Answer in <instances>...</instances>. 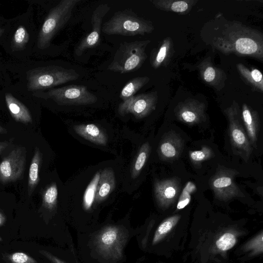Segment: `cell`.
<instances>
[{"label":"cell","mask_w":263,"mask_h":263,"mask_svg":"<svg viewBox=\"0 0 263 263\" xmlns=\"http://www.w3.org/2000/svg\"><path fill=\"white\" fill-rule=\"evenodd\" d=\"M200 37L206 45L225 54L263 61V34L242 23L226 18L221 13L205 23Z\"/></svg>","instance_id":"obj_1"},{"label":"cell","mask_w":263,"mask_h":263,"mask_svg":"<svg viewBox=\"0 0 263 263\" xmlns=\"http://www.w3.org/2000/svg\"><path fill=\"white\" fill-rule=\"evenodd\" d=\"M154 30L150 21L139 16L131 10L116 12L101 27L102 31L107 35L124 36L143 35Z\"/></svg>","instance_id":"obj_2"},{"label":"cell","mask_w":263,"mask_h":263,"mask_svg":"<svg viewBox=\"0 0 263 263\" xmlns=\"http://www.w3.org/2000/svg\"><path fill=\"white\" fill-rule=\"evenodd\" d=\"M150 43L149 40L122 42L107 69L123 74L138 70L147 58L145 50Z\"/></svg>","instance_id":"obj_3"},{"label":"cell","mask_w":263,"mask_h":263,"mask_svg":"<svg viewBox=\"0 0 263 263\" xmlns=\"http://www.w3.org/2000/svg\"><path fill=\"white\" fill-rule=\"evenodd\" d=\"M80 0H62L50 9L40 29L37 46L40 49L48 48L54 35L70 20L72 11Z\"/></svg>","instance_id":"obj_4"},{"label":"cell","mask_w":263,"mask_h":263,"mask_svg":"<svg viewBox=\"0 0 263 263\" xmlns=\"http://www.w3.org/2000/svg\"><path fill=\"white\" fill-rule=\"evenodd\" d=\"M79 77V73L72 69L58 66L40 67L29 75L27 87L30 91L44 90L76 80Z\"/></svg>","instance_id":"obj_5"},{"label":"cell","mask_w":263,"mask_h":263,"mask_svg":"<svg viewBox=\"0 0 263 263\" xmlns=\"http://www.w3.org/2000/svg\"><path fill=\"white\" fill-rule=\"evenodd\" d=\"M127 239V233L122 228L109 226L103 228L95 236L93 244L97 252L104 258L112 260L122 258Z\"/></svg>","instance_id":"obj_6"},{"label":"cell","mask_w":263,"mask_h":263,"mask_svg":"<svg viewBox=\"0 0 263 263\" xmlns=\"http://www.w3.org/2000/svg\"><path fill=\"white\" fill-rule=\"evenodd\" d=\"M224 112L229 122L232 147L236 153L247 161L253 148L242 125L241 110L238 103L234 100L231 105L224 109Z\"/></svg>","instance_id":"obj_7"},{"label":"cell","mask_w":263,"mask_h":263,"mask_svg":"<svg viewBox=\"0 0 263 263\" xmlns=\"http://www.w3.org/2000/svg\"><path fill=\"white\" fill-rule=\"evenodd\" d=\"M37 97L50 99L60 105H88L96 103L98 98L85 86L70 85L34 93Z\"/></svg>","instance_id":"obj_8"},{"label":"cell","mask_w":263,"mask_h":263,"mask_svg":"<svg viewBox=\"0 0 263 263\" xmlns=\"http://www.w3.org/2000/svg\"><path fill=\"white\" fill-rule=\"evenodd\" d=\"M26 163V148L19 146L12 149L0 162V182L7 184L21 179Z\"/></svg>","instance_id":"obj_9"},{"label":"cell","mask_w":263,"mask_h":263,"mask_svg":"<svg viewBox=\"0 0 263 263\" xmlns=\"http://www.w3.org/2000/svg\"><path fill=\"white\" fill-rule=\"evenodd\" d=\"M238 173L235 170L227 168H221L216 172L210 181L216 198L227 201L234 197L244 196L234 181Z\"/></svg>","instance_id":"obj_10"},{"label":"cell","mask_w":263,"mask_h":263,"mask_svg":"<svg viewBox=\"0 0 263 263\" xmlns=\"http://www.w3.org/2000/svg\"><path fill=\"white\" fill-rule=\"evenodd\" d=\"M157 101V91L134 96L119 104L118 112L121 116L132 114L137 118H143L156 109Z\"/></svg>","instance_id":"obj_11"},{"label":"cell","mask_w":263,"mask_h":263,"mask_svg":"<svg viewBox=\"0 0 263 263\" xmlns=\"http://www.w3.org/2000/svg\"><path fill=\"white\" fill-rule=\"evenodd\" d=\"M110 9V7L107 4H102L94 10L91 17L92 30L75 48L74 54L77 56L81 55L87 49L93 48L99 44L103 18Z\"/></svg>","instance_id":"obj_12"},{"label":"cell","mask_w":263,"mask_h":263,"mask_svg":"<svg viewBox=\"0 0 263 263\" xmlns=\"http://www.w3.org/2000/svg\"><path fill=\"white\" fill-rule=\"evenodd\" d=\"M205 105L194 99H187L179 102L175 108L177 119L188 125H195L205 118Z\"/></svg>","instance_id":"obj_13"},{"label":"cell","mask_w":263,"mask_h":263,"mask_svg":"<svg viewBox=\"0 0 263 263\" xmlns=\"http://www.w3.org/2000/svg\"><path fill=\"white\" fill-rule=\"evenodd\" d=\"M180 189V183L176 178L156 180L154 193L159 205L167 208L173 203L179 195Z\"/></svg>","instance_id":"obj_14"},{"label":"cell","mask_w":263,"mask_h":263,"mask_svg":"<svg viewBox=\"0 0 263 263\" xmlns=\"http://www.w3.org/2000/svg\"><path fill=\"white\" fill-rule=\"evenodd\" d=\"M196 67L201 79L209 86L217 90L224 87L227 74L222 69L213 65L210 57L204 59Z\"/></svg>","instance_id":"obj_15"},{"label":"cell","mask_w":263,"mask_h":263,"mask_svg":"<svg viewBox=\"0 0 263 263\" xmlns=\"http://www.w3.org/2000/svg\"><path fill=\"white\" fill-rule=\"evenodd\" d=\"M183 142L181 137L173 131L166 133L161 141L159 154L164 160L177 158L182 153Z\"/></svg>","instance_id":"obj_16"},{"label":"cell","mask_w":263,"mask_h":263,"mask_svg":"<svg viewBox=\"0 0 263 263\" xmlns=\"http://www.w3.org/2000/svg\"><path fill=\"white\" fill-rule=\"evenodd\" d=\"M174 53L173 41L168 36L164 38L151 52L150 63L152 67L157 69L166 67Z\"/></svg>","instance_id":"obj_17"},{"label":"cell","mask_w":263,"mask_h":263,"mask_svg":"<svg viewBox=\"0 0 263 263\" xmlns=\"http://www.w3.org/2000/svg\"><path fill=\"white\" fill-rule=\"evenodd\" d=\"M241 119L252 146L256 147L260 128L259 117L257 112L247 104H243L241 110Z\"/></svg>","instance_id":"obj_18"},{"label":"cell","mask_w":263,"mask_h":263,"mask_svg":"<svg viewBox=\"0 0 263 263\" xmlns=\"http://www.w3.org/2000/svg\"><path fill=\"white\" fill-rule=\"evenodd\" d=\"M5 101L11 117L16 122L24 124L32 123L30 111L21 102L9 93L5 95Z\"/></svg>","instance_id":"obj_19"},{"label":"cell","mask_w":263,"mask_h":263,"mask_svg":"<svg viewBox=\"0 0 263 263\" xmlns=\"http://www.w3.org/2000/svg\"><path fill=\"white\" fill-rule=\"evenodd\" d=\"M116 181L114 171L106 168L100 172V177L97 185L95 202L99 203L104 200L113 191Z\"/></svg>","instance_id":"obj_20"},{"label":"cell","mask_w":263,"mask_h":263,"mask_svg":"<svg viewBox=\"0 0 263 263\" xmlns=\"http://www.w3.org/2000/svg\"><path fill=\"white\" fill-rule=\"evenodd\" d=\"M197 0H153L151 2L157 9L180 14L189 13L197 3Z\"/></svg>","instance_id":"obj_21"},{"label":"cell","mask_w":263,"mask_h":263,"mask_svg":"<svg viewBox=\"0 0 263 263\" xmlns=\"http://www.w3.org/2000/svg\"><path fill=\"white\" fill-rule=\"evenodd\" d=\"M73 129L78 135L95 144L104 145L107 142L105 133L94 124L76 125Z\"/></svg>","instance_id":"obj_22"},{"label":"cell","mask_w":263,"mask_h":263,"mask_svg":"<svg viewBox=\"0 0 263 263\" xmlns=\"http://www.w3.org/2000/svg\"><path fill=\"white\" fill-rule=\"evenodd\" d=\"M236 68L242 79L252 90L263 92V78L259 70L254 67L249 68L241 63L237 64Z\"/></svg>","instance_id":"obj_23"},{"label":"cell","mask_w":263,"mask_h":263,"mask_svg":"<svg viewBox=\"0 0 263 263\" xmlns=\"http://www.w3.org/2000/svg\"><path fill=\"white\" fill-rule=\"evenodd\" d=\"M43 161V155L39 148L35 146L32 158L28 177L27 192L30 197L40 182L39 172Z\"/></svg>","instance_id":"obj_24"},{"label":"cell","mask_w":263,"mask_h":263,"mask_svg":"<svg viewBox=\"0 0 263 263\" xmlns=\"http://www.w3.org/2000/svg\"><path fill=\"white\" fill-rule=\"evenodd\" d=\"M29 29L25 25L20 24L14 30L11 35V46L13 51H21L26 48L30 41Z\"/></svg>","instance_id":"obj_25"},{"label":"cell","mask_w":263,"mask_h":263,"mask_svg":"<svg viewBox=\"0 0 263 263\" xmlns=\"http://www.w3.org/2000/svg\"><path fill=\"white\" fill-rule=\"evenodd\" d=\"M150 80L149 77H138L130 80L123 87L120 93V98L124 101L135 96L141 88Z\"/></svg>","instance_id":"obj_26"},{"label":"cell","mask_w":263,"mask_h":263,"mask_svg":"<svg viewBox=\"0 0 263 263\" xmlns=\"http://www.w3.org/2000/svg\"><path fill=\"white\" fill-rule=\"evenodd\" d=\"M58 191L57 184L53 182L47 186L42 192V208L49 211L57 206Z\"/></svg>","instance_id":"obj_27"},{"label":"cell","mask_w":263,"mask_h":263,"mask_svg":"<svg viewBox=\"0 0 263 263\" xmlns=\"http://www.w3.org/2000/svg\"><path fill=\"white\" fill-rule=\"evenodd\" d=\"M100 172H97L87 186L83 195V205L86 210H89L95 201Z\"/></svg>","instance_id":"obj_28"},{"label":"cell","mask_w":263,"mask_h":263,"mask_svg":"<svg viewBox=\"0 0 263 263\" xmlns=\"http://www.w3.org/2000/svg\"><path fill=\"white\" fill-rule=\"evenodd\" d=\"M150 150L151 146L148 142L144 143L141 146L133 166L132 177L133 179L139 175L143 168L148 157Z\"/></svg>","instance_id":"obj_29"},{"label":"cell","mask_w":263,"mask_h":263,"mask_svg":"<svg viewBox=\"0 0 263 263\" xmlns=\"http://www.w3.org/2000/svg\"><path fill=\"white\" fill-rule=\"evenodd\" d=\"M180 216L174 215L163 221L156 230L153 239V244L155 245L160 241L173 228L178 221Z\"/></svg>","instance_id":"obj_30"},{"label":"cell","mask_w":263,"mask_h":263,"mask_svg":"<svg viewBox=\"0 0 263 263\" xmlns=\"http://www.w3.org/2000/svg\"><path fill=\"white\" fill-rule=\"evenodd\" d=\"M196 187L194 183L188 182L183 189L178 199L177 209L181 210L185 207L190 202L191 194L195 192Z\"/></svg>","instance_id":"obj_31"},{"label":"cell","mask_w":263,"mask_h":263,"mask_svg":"<svg viewBox=\"0 0 263 263\" xmlns=\"http://www.w3.org/2000/svg\"><path fill=\"white\" fill-rule=\"evenodd\" d=\"M236 239L232 233H226L216 241L217 248L221 251H227L232 248L236 243Z\"/></svg>","instance_id":"obj_32"},{"label":"cell","mask_w":263,"mask_h":263,"mask_svg":"<svg viewBox=\"0 0 263 263\" xmlns=\"http://www.w3.org/2000/svg\"><path fill=\"white\" fill-rule=\"evenodd\" d=\"M5 258L9 263H38L34 258L22 252L7 254Z\"/></svg>","instance_id":"obj_33"},{"label":"cell","mask_w":263,"mask_h":263,"mask_svg":"<svg viewBox=\"0 0 263 263\" xmlns=\"http://www.w3.org/2000/svg\"><path fill=\"white\" fill-rule=\"evenodd\" d=\"M213 154L212 149L205 146H203L200 150L191 152L190 157L194 163H199L211 158Z\"/></svg>","instance_id":"obj_34"},{"label":"cell","mask_w":263,"mask_h":263,"mask_svg":"<svg viewBox=\"0 0 263 263\" xmlns=\"http://www.w3.org/2000/svg\"><path fill=\"white\" fill-rule=\"evenodd\" d=\"M39 252L43 256H44L48 260L51 261L52 263H66L64 261L62 260L58 257L54 256V255L48 252L47 251L41 250L39 251Z\"/></svg>","instance_id":"obj_35"},{"label":"cell","mask_w":263,"mask_h":263,"mask_svg":"<svg viewBox=\"0 0 263 263\" xmlns=\"http://www.w3.org/2000/svg\"><path fill=\"white\" fill-rule=\"evenodd\" d=\"M9 25L6 24H4V21H1L0 22V38L4 35L5 33H7L6 30H8L7 28L8 27Z\"/></svg>","instance_id":"obj_36"},{"label":"cell","mask_w":263,"mask_h":263,"mask_svg":"<svg viewBox=\"0 0 263 263\" xmlns=\"http://www.w3.org/2000/svg\"><path fill=\"white\" fill-rule=\"evenodd\" d=\"M9 142L8 141H0V156L9 146Z\"/></svg>","instance_id":"obj_37"},{"label":"cell","mask_w":263,"mask_h":263,"mask_svg":"<svg viewBox=\"0 0 263 263\" xmlns=\"http://www.w3.org/2000/svg\"><path fill=\"white\" fill-rule=\"evenodd\" d=\"M6 217L5 214L0 209V227H2L6 222Z\"/></svg>","instance_id":"obj_38"},{"label":"cell","mask_w":263,"mask_h":263,"mask_svg":"<svg viewBox=\"0 0 263 263\" xmlns=\"http://www.w3.org/2000/svg\"><path fill=\"white\" fill-rule=\"evenodd\" d=\"M7 133V130L0 125V135L6 134Z\"/></svg>","instance_id":"obj_39"},{"label":"cell","mask_w":263,"mask_h":263,"mask_svg":"<svg viewBox=\"0 0 263 263\" xmlns=\"http://www.w3.org/2000/svg\"><path fill=\"white\" fill-rule=\"evenodd\" d=\"M2 241V238L0 236V242Z\"/></svg>","instance_id":"obj_40"}]
</instances>
